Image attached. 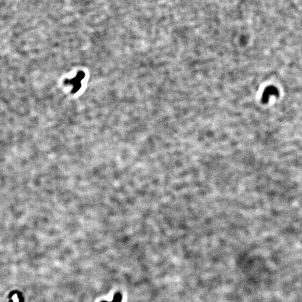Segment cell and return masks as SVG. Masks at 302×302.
I'll return each mask as SVG.
<instances>
[{
	"label": "cell",
	"instance_id": "2",
	"mask_svg": "<svg viewBox=\"0 0 302 302\" xmlns=\"http://www.w3.org/2000/svg\"><path fill=\"white\" fill-rule=\"evenodd\" d=\"M12 299L13 300V302H19V298H18L17 294H15V295H13Z\"/></svg>",
	"mask_w": 302,
	"mask_h": 302
},
{
	"label": "cell",
	"instance_id": "1",
	"mask_svg": "<svg viewBox=\"0 0 302 302\" xmlns=\"http://www.w3.org/2000/svg\"><path fill=\"white\" fill-rule=\"evenodd\" d=\"M122 295L120 294H116L115 297H114V298L113 299V301L112 302H120L121 300H122Z\"/></svg>",
	"mask_w": 302,
	"mask_h": 302
}]
</instances>
